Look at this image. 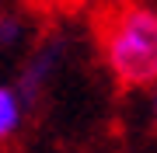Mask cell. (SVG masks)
Listing matches in <instances>:
<instances>
[{
	"label": "cell",
	"instance_id": "obj_1",
	"mask_svg": "<svg viewBox=\"0 0 157 153\" xmlns=\"http://www.w3.org/2000/svg\"><path fill=\"white\" fill-rule=\"evenodd\" d=\"M94 38L105 73L119 91H157V4L112 0L94 17Z\"/></svg>",
	"mask_w": 157,
	"mask_h": 153
},
{
	"label": "cell",
	"instance_id": "obj_3",
	"mask_svg": "<svg viewBox=\"0 0 157 153\" xmlns=\"http://www.w3.org/2000/svg\"><path fill=\"white\" fill-rule=\"evenodd\" d=\"M25 118H28V104L21 101L17 87L0 80V146H7V143L21 132Z\"/></svg>",
	"mask_w": 157,
	"mask_h": 153
},
{
	"label": "cell",
	"instance_id": "obj_2",
	"mask_svg": "<svg viewBox=\"0 0 157 153\" xmlns=\"http://www.w3.org/2000/svg\"><path fill=\"white\" fill-rule=\"evenodd\" d=\"M67 52H70V38L67 35H42V38L28 49V56L21 59L14 87H17V94H21V101L28 104V111L49 94L59 66L67 63Z\"/></svg>",
	"mask_w": 157,
	"mask_h": 153
},
{
	"label": "cell",
	"instance_id": "obj_4",
	"mask_svg": "<svg viewBox=\"0 0 157 153\" xmlns=\"http://www.w3.org/2000/svg\"><path fill=\"white\" fill-rule=\"evenodd\" d=\"M28 42V21L17 11H0V52H11Z\"/></svg>",
	"mask_w": 157,
	"mask_h": 153
},
{
	"label": "cell",
	"instance_id": "obj_5",
	"mask_svg": "<svg viewBox=\"0 0 157 153\" xmlns=\"http://www.w3.org/2000/svg\"><path fill=\"white\" fill-rule=\"evenodd\" d=\"M150 122H154V129H157V91L150 94Z\"/></svg>",
	"mask_w": 157,
	"mask_h": 153
}]
</instances>
